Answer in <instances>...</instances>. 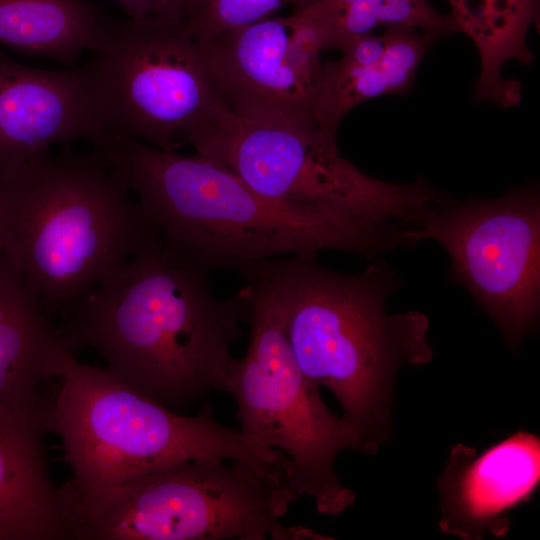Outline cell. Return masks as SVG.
<instances>
[{
    "instance_id": "obj_1",
    "label": "cell",
    "mask_w": 540,
    "mask_h": 540,
    "mask_svg": "<svg viewBox=\"0 0 540 540\" xmlns=\"http://www.w3.org/2000/svg\"><path fill=\"white\" fill-rule=\"evenodd\" d=\"M249 306L215 297L209 270L153 243L57 324L74 353L89 348L120 379L177 412L225 392Z\"/></svg>"
},
{
    "instance_id": "obj_2",
    "label": "cell",
    "mask_w": 540,
    "mask_h": 540,
    "mask_svg": "<svg viewBox=\"0 0 540 540\" xmlns=\"http://www.w3.org/2000/svg\"><path fill=\"white\" fill-rule=\"evenodd\" d=\"M94 149L136 196L165 245L208 270H238L281 254L316 256L326 249L373 258L405 243L395 223L285 209L198 154L184 156L113 134Z\"/></svg>"
},
{
    "instance_id": "obj_3",
    "label": "cell",
    "mask_w": 540,
    "mask_h": 540,
    "mask_svg": "<svg viewBox=\"0 0 540 540\" xmlns=\"http://www.w3.org/2000/svg\"><path fill=\"white\" fill-rule=\"evenodd\" d=\"M237 271L272 288L300 368L337 398L364 453L375 452L389 433L398 369L432 357L423 314L387 313L389 297L400 288L395 273L382 263L339 273L322 267L316 256L269 259Z\"/></svg>"
},
{
    "instance_id": "obj_4",
    "label": "cell",
    "mask_w": 540,
    "mask_h": 540,
    "mask_svg": "<svg viewBox=\"0 0 540 540\" xmlns=\"http://www.w3.org/2000/svg\"><path fill=\"white\" fill-rule=\"evenodd\" d=\"M131 194L95 149L67 145L0 183V252L53 319L163 240Z\"/></svg>"
},
{
    "instance_id": "obj_5",
    "label": "cell",
    "mask_w": 540,
    "mask_h": 540,
    "mask_svg": "<svg viewBox=\"0 0 540 540\" xmlns=\"http://www.w3.org/2000/svg\"><path fill=\"white\" fill-rule=\"evenodd\" d=\"M56 379L49 426L72 473L59 487L66 520L70 510L110 489L182 461L215 456L280 470L286 464L279 451L223 426L210 403L194 416L181 415L109 369L78 362L69 350Z\"/></svg>"
},
{
    "instance_id": "obj_6",
    "label": "cell",
    "mask_w": 540,
    "mask_h": 540,
    "mask_svg": "<svg viewBox=\"0 0 540 540\" xmlns=\"http://www.w3.org/2000/svg\"><path fill=\"white\" fill-rule=\"evenodd\" d=\"M200 457L110 489L67 514L69 540L327 539L280 519L296 497L281 470Z\"/></svg>"
},
{
    "instance_id": "obj_7",
    "label": "cell",
    "mask_w": 540,
    "mask_h": 540,
    "mask_svg": "<svg viewBox=\"0 0 540 540\" xmlns=\"http://www.w3.org/2000/svg\"><path fill=\"white\" fill-rule=\"evenodd\" d=\"M249 306V344L233 360L225 392L237 405L240 433L253 445L287 458L284 482L297 498H313L319 513L337 515L354 493L343 486L334 460L346 449L364 452L357 429L326 406L320 387L300 368L289 344L284 315L272 288L240 273Z\"/></svg>"
},
{
    "instance_id": "obj_8",
    "label": "cell",
    "mask_w": 540,
    "mask_h": 540,
    "mask_svg": "<svg viewBox=\"0 0 540 540\" xmlns=\"http://www.w3.org/2000/svg\"><path fill=\"white\" fill-rule=\"evenodd\" d=\"M191 144L267 200L295 213L413 226L447 195L423 177L404 184L373 178L339 153L336 137L248 120L231 110Z\"/></svg>"
},
{
    "instance_id": "obj_9",
    "label": "cell",
    "mask_w": 540,
    "mask_h": 540,
    "mask_svg": "<svg viewBox=\"0 0 540 540\" xmlns=\"http://www.w3.org/2000/svg\"><path fill=\"white\" fill-rule=\"evenodd\" d=\"M93 67L108 134L176 151L230 110L184 21L112 20Z\"/></svg>"
},
{
    "instance_id": "obj_10",
    "label": "cell",
    "mask_w": 540,
    "mask_h": 540,
    "mask_svg": "<svg viewBox=\"0 0 540 540\" xmlns=\"http://www.w3.org/2000/svg\"><path fill=\"white\" fill-rule=\"evenodd\" d=\"M410 236L439 242L450 277L464 286L517 346L540 306V198L535 186L496 199L446 197L416 221Z\"/></svg>"
},
{
    "instance_id": "obj_11",
    "label": "cell",
    "mask_w": 540,
    "mask_h": 540,
    "mask_svg": "<svg viewBox=\"0 0 540 540\" xmlns=\"http://www.w3.org/2000/svg\"><path fill=\"white\" fill-rule=\"evenodd\" d=\"M212 83L237 116L300 129L317 127L314 112L327 49L306 13L269 16L198 43Z\"/></svg>"
},
{
    "instance_id": "obj_12",
    "label": "cell",
    "mask_w": 540,
    "mask_h": 540,
    "mask_svg": "<svg viewBox=\"0 0 540 540\" xmlns=\"http://www.w3.org/2000/svg\"><path fill=\"white\" fill-rule=\"evenodd\" d=\"M107 135L90 62L45 70L18 63L0 50V183L53 145L81 139L96 146Z\"/></svg>"
},
{
    "instance_id": "obj_13",
    "label": "cell",
    "mask_w": 540,
    "mask_h": 540,
    "mask_svg": "<svg viewBox=\"0 0 540 540\" xmlns=\"http://www.w3.org/2000/svg\"><path fill=\"white\" fill-rule=\"evenodd\" d=\"M540 479V441L520 431L476 450L455 445L439 481L444 533L462 539L499 537L509 528L507 513L527 500Z\"/></svg>"
},
{
    "instance_id": "obj_14",
    "label": "cell",
    "mask_w": 540,
    "mask_h": 540,
    "mask_svg": "<svg viewBox=\"0 0 540 540\" xmlns=\"http://www.w3.org/2000/svg\"><path fill=\"white\" fill-rule=\"evenodd\" d=\"M48 418L0 402V540H69L60 488L50 475Z\"/></svg>"
},
{
    "instance_id": "obj_15",
    "label": "cell",
    "mask_w": 540,
    "mask_h": 540,
    "mask_svg": "<svg viewBox=\"0 0 540 540\" xmlns=\"http://www.w3.org/2000/svg\"><path fill=\"white\" fill-rule=\"evenodd\" d=\"M68 350L55 319L0 252V402L48 416L42 385L56 378Z\"/></svg>"
},
{
    "instance_id": "obj_16",
    "label": "cell",
    "mask_w": 540,
    "mask_h": 540,
    "mask_svg": "<svg viewBox=\"0 0 540 540\" xmlns=\"http://www.w3.org/2000/svg\"><path fill=\"white\" fill-rule=\"evenodd\" d=\"M387 46L374 63L345 57L324 62L314 118L325 134L336 137L339 123L356 105L383 95L403 94L414 83L418 66L438 35L411 28L385 30Z\"/></svg>"
},
{
    "instance_id": "obj_17",
    "label": "cell",
    "mask_w": 540,
    "mask_h": 540,
    "mask_svg": "<svg viewBox=\"0 0 540 540\" xmlns=\"http://www.w3.org/2000/svg\"><path fill=\"white\" fill-rule=\"evenodd\" d=\"M451 17L477 47L481 69L474 100L492 101L505 108L521 101V83L502 77L509 60L530 64L535 55L527 32L538 25L540 0H449Z\"/></svg>"
},
{
    "instance_id": "obj_18",
    "label": "cell",
    "mask_w": 540,
    "mask_h": 540,
    "mask_svg": "<svg viewBox=\"0 0 540 540\" xmlns=\"http://www.w3.org/2000/svg\"><path fill=\"white\" fill-rule=\"evenodd\" d=\"M111 22L84 0H0V44L69 65L100 48Z\"/></svg>"
},
{
    "instance_id": "obj_19",
    "label": "cell",
    "mask_w": 540,
    "mask_h": 540,
    "mask_svg": "<svg viewBox=\"0 0 540 540\" xmlns=\"http://www.w3.org/2000/svg\"><path fill=\"white\" fill-rule=\"evenodd\" d=\"M297 10L321 27L327 49L378 28H411L439 37L458 31L451 15L440 14L429 0H313Z\"/></svg>"
},
{
    "instance_id": "obj_20",
    "label": "cell",
    "mask_w": 540,
    "mask_h": 540,
    "mask_svg": "<svg viewBox=\"0 0 540 540\" xmlns=\"http://www.w3.org/2000/svg\"><path fill=\"white\" fill-rule=\"evenodd\" d=\"M312 1L199 0L184 24L190 36L197 43H203L222 31L272 16L284 5L291 4L293 10H297Z\"/></svg>"
},
{
    "instance_id": "obj_21",
    "label": "cell",
    "mask_w": 540,
    "mask_h": 540,
    "mask_svg": "<svg viewBox=\"0 0 540 540\" xmlns=\"http://www.w3.org/2000/svg\"><path fill=\"white\" fill-rule=\"evenodd\" d=\"M125 11L128 18H166L185 21L199 0H113Z\"/></svg>"
}]
</instances>
